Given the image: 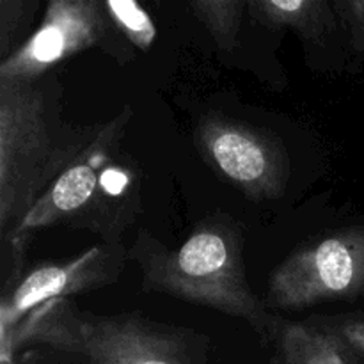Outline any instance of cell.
<instances>
[{"mask_svg": "<svg viewBox=\"0 0 364 364\" xmlns=\"http://www.w3.org/2000/svg\"><path fill=\"white\" fill-rule=\"evenodd\" d=\"M2 341V364L13 363L21 343H45L78 354L87 364H185L174 343L132 320L95 318L71 311L64 301H52L27 316L23 327Z\"/></svg>", "mask_w": 364, "mask_h": 364, "instance_id": "6da1fadb", "label": "cell"}, {"mask_svg": "<svg viewBox=\"0 0 364 364\" xmlns=\"http://www.w3.org/2000/svg\"><path fill=\"white\" fill-rule=\"evenodd\" d=\"M50 135L45 102L31 82L0 80V224L25 215L66 160Z\"/></svg>", "mask_w": 364, "mask_h": 364, "instance_id": "7a4b0ae2", "label": "cell"}, {"mask_svg": "<svg viewBox=\"0 0 364 364\" xmlns=\"http://www.w3.org/2000/svg\"><path fill=\"white\" fill-rule=\"evenodd\" d=\"M146 272L156 288L181 299L252 323L262 316L245 281L237 242L219 228H203L176 251L155 255Z\"/></svg>", "mask_w": 364, "mask_h": 364, "instance_id": "3957f363", "label": "cell"}, {"mask_svg": "<svg viewBox=\"0 0 364 364\" xmlns=\"http://www.w3.org/2000/svg\"><path fill=\"white\" fill-rule=\"evenodd\" d=\"M364 294V228L323 237L274 272L269 299L279 308L347 301Z\"/></svg>", "mask_w": 364, "mask_h": 364, "instance_id": "277c9868", "label": "cell"}, {"mask_svg": "<svg viewBox=\"0 0 364 364\" xmlns=\"http://www.w3.org/2000/svg\"><path fill=\"white\" fill-rule=\"evenodd\" d=\"M105 6L96 0H53L38 31L0 64V80L32 82L60 60L102 41Z\"/></svg>", "mask_w": 364, "mask_h": 364, "instance_id": "5b68a950", "label": "cell"}, {"mask_svg": "<svg viewBox=\"0 0 364 364\" xmlns=\"http://www.w3.org/2000/svg\"><path fill=\"white\" fill-rule=\"evenodd\" d=\"M201 148L230 181L251 196H274L283 183V159L255 130L210 119L201 127Z\"/></svg>", "mask_w": 364, "mask_h": 364, "instance_id": "8992f818", "label": "cell"}, {"mask_svg": "<svg viewBox=\"0 0 364 364\" xmlns=\"http://www.w3.org/2000/svg\"><path fill=\"white\" fill-rule=\"evenodd\" d=\"M98 251H91L78 262L70 265L39 267L28 274L16 290L6 297L0 306V331L2 336L13 333L18 323L28 315L52 301H59L64 295L78 290L85 284L91 274V262Z\"/></svg>", "mask_w": 364, "mask_h": 364, "instance_id": "52a82bcc", "label": "cell"}, {"mask_svg": "<svg viewBox=\"0 0 364 364\" xmlns=\"http://www.w3.org/2000/svg\"><path fill=\"white\" fill-rule=\"evenodd\" d=\"M98 173L89 162H77L57 176L55 183L21 217L16 233L46 228L63 217L84 208L96 194Z\"/></svg>", "mask_w": 364, "mask_h": 364, "instance_id": "ba28073f", "label": "cell"}, {"mask_svg": "<svg viewBox=\"0 0 364 364\" xmlns=\"http://www.w3.org/2000/svg\"><path fill=\"white\" fill-rule=\"evenodd\" d=\"M255 18L270 27H294L302 34L318 36L333 21L329 6L322 0H259L249 4Z\"/></svg>", "mask_w": 364, "mask_h": 364, "instance_id": "9c48e42d", "label": "cell"}, {"mask_svg": "<svg viewBox=\"0 0 364 364\" xmlns=\"http://www.w3.org/2000/svg\"><path fill=\"white\" fill-rule=\"evenodd\" d=\"M284 352L291 364H348L338 338L304 327L288 329L284 334Z\"/></svg>", "mask_w": 364, "mask_h": 364, "instance_id": "30bf717a", "label": "cell"}, {"mask_svg": "<svg viewBox=\"0 0 364 364\" xmlns=\"http://www.w3.org/2000/svg\"><path fill=\"white\" fill-rule=\"evenodd\" d=\"M245 4L240 0H196L191 2L196 16L208 27L215 41L224 48L233 46L240 28L242 9Z\"/></svg>", "mask_w": 364, "mask_h": 364, "instance_id": "8fae6325", "label": "cell"}, {"mask_svg": "<svg viewBox=\"0 0 364 364\" xmlns=\"http://www.w3.org/2000/svg\"><path fill=\"white\" fill-rule=\"evenodd\" d=\"M107 16L137 48L148 50L156 39V25L142 6L134 0H109L103 2Z\"/></svg>", "mask_w": 364, "mask_h": 364, "instance_id": "7c38bea8", "label": "cell"}, {"mask_svg": "<svg viewBox=\"0 0 364 364\" xmlns=\"http://www.w3.org/2000/svg\"><path fill=\"white\" fill-rule=\"evenodd\" d=\"M340 7L343 9V16L350 27L352 43L358 52L364 50V0H348L341 2Z\"/></svg>", "mask_w": 364, "mask_h": 364, "instance_id": "4fadbf2b", "label": "cell"}, {"mask_svg": "<svg viewBox=\"0 0 364 364\" xmlns=\"http://www.w3.org/2000/svg\"><path fill=\"white\" fill-rule=\"evenodd\" d=\"M343 336L352 347L364 352V322H348L343 326Z\"/></svg>", "mask_w": 364, "mask_h": 364, "instance_id": "5bb4252c", "label": "cell"}]
</instances>
